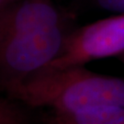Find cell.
Returning a JSON list of instances; mask_svg holds the SVG:
<instances>
[{
  "label": "cell",
  "instance_id": "obj_2",
  "mask_svg": "<svg viewBox=\"0 0 124 124\" xmlns=\"http://www.w3.org/2000/svg\"><path fill=\"white\" fill-rule=\"evenodd\" d=\"M71 31L64 24L0 40L2 89L49 66L61 55Z\"/></svg>",
  "mask_w": 124,
  "mask_h": 124
},
{
  "label": "cell",
  "instance_id": "obj_7",
  "mask_svg": "<svg viewBox=\"0 0 124 124\" xmlns=\"http://www.w3.org/2000/svg\"><path fill=\"white\" fill-rule=\"evenodd\" d=\"M99 8L116 14H124V0H93Z\"/></svg>",
  "mask_w": 124,
  "mask_h": 124
},
{
  "label": "cell",
  "instance_id": "obj_1",
  "mask_svg": "<svg viewBox=\"0 0 124 124\" xmlns=\"http://www.w3.org/2000/svg\"><path fill=\"white\" fill-rule=\"evenodd\" d=\"M8 98L54 114H74L98 107L124 108V78L94 73L84 66H47L3 89Z\"/></svg>",
  "mask_w": 124,
  "mask_h": 124
},
{
  "label": "cell",
  "instance_id": "obj_4",
  "mask_svg": "<svg viewBox=\"0 0 124 124\" xmlns=\"http://www.w3.org/2000/svg\"><path fill=\"white\" fill-rule=\"evenodd\" d=\"M66 17L51 0L13 1L0 13V40L66 24Z\"/></svg>",
  "mask_w": 124,
  "mask_h": 124
},
{
  "label": "cell",
  "instance_id": "obj_9",
  "mask_svg": "<svg viewBox=\"0 0 124 124\" xmlns=\"http://www.w3.org/2000/svg\"><path fill=\"white\" fill-rule=\"evenodd\" d=\"M119 59H120V62H122V63L124 64V55H122V56H121V57H120Z\"/></svg>",
  "mask_w": 124,
  "mask_h": 124
},
{
  "label": "cell",
  "instance_id": "obj_3",
  "mask_svg": "<svg viewBox=\"0 0 124 124\" xmlns=\"http://www.w3.org/2000/svg\"><path fill=\"white\" fill-rule=\"evenodd\" d=\"M124 55V14L103 18L75 31L67 37L62 53L49 66L65 68Z\"/></svg>",
  "mask_w": 124,
  "mask_h": 124
},
{
  "label": "cell",
  "instance_id": "obj_5",
  "mask_svg": "<svg viewBox=\"0 0 124 124\" xmlns=\"http://www.w3.org/2000/svg\"><path fill=\"white\" fill-rule=\"evenodd\" d=\"M52 124H124V108L98 107L74 114H54Z\"/></svg>",
  "mask_w": 124,
  "mask_h": 124
},
{
  "label": "cell",
  "instance_id": "obj_8",
  "mask_svg": "<svg viewBox=\"0 0 124 124\" xmlns=\"http://www.w3.org/2000/svg\"><path fill=\"white\" fill-rule=\"evenodd\" d=\"M14 0H0V8H4L5 7H7Z\"/></svg>",
  "mask_w": 124,
  "mask_h": 124
},
{
  "label": "cell",
  "instance_id": "obj_6",
  "mask_svg": "<svg viewBox=\"0 0 124 124\" xmlns=\"http://www.w3.org/2000/svg\"><path fill=\"white\" fill-rule=\"evenodd\" d=\"M19 101L2 98L0 102V124H29L30 118Z\"/></svg>",
  "mask_w": 124,
  "mask_h": 124
}]
</instances>
